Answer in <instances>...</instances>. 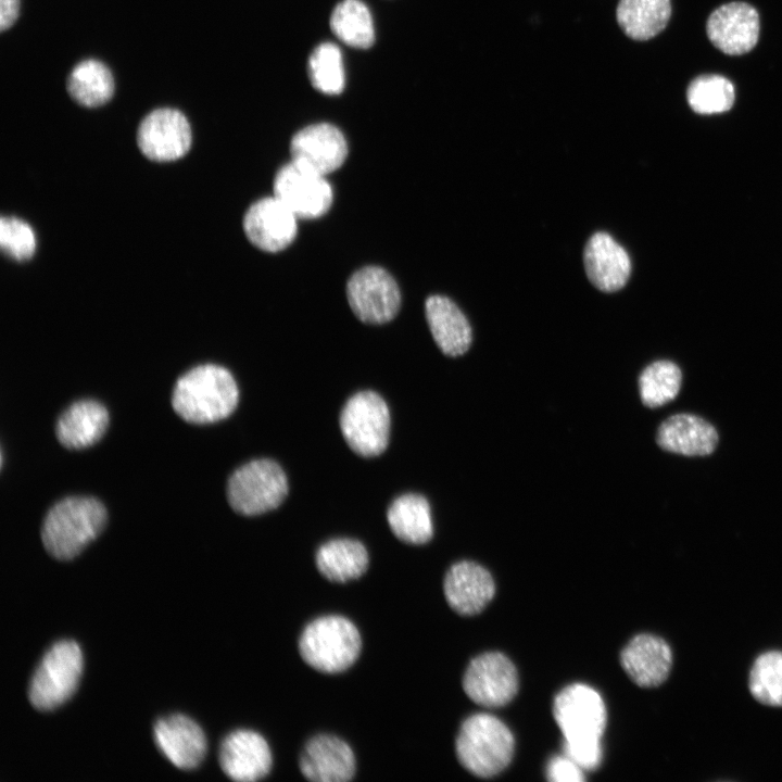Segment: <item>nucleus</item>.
<instances>
[{"label":"nucleus","mask_w":782,"mask_h":782,"mask_svg":"<svg viewBox=\"0 0 782 782\" xmlns=\"http://www.w3.org/2000/svg\"><path fill=\"white\" fill-rule=\"evenodd\" d=\"M590 282L603 292H615L628 282L631 260L628 252L607 232L593 234L583 251Z\"/></svg>","instance_id":"aec40b11"},{"label":"nucleus","mask_w":782,"mask_h":782,"mask_svg":"<svg viewBox=\"0 0 782 782\" xmlns=\"http://www.w3.org/2000/svg\"><path fill=\"white\" fill-rule=\"evenodd\" d=\"M340 429L350 449L364 457L384 452L390 436V413L384 400L374 391L352 395L340 414Z\"/></svg>","instance_id":"0eeeda50"},{"label":"nucleus","mask_w":782,"mask_h":782,"mask_svg":"<svg viewBox=\"0 0 782 782\" xmlns=\"http://www.w3.org/2000/svg\"><path fill=\"white\" fill-rule=\"evenodd\" d=\"M689 106L697 114L711 115L728 112L735 101V89L730 79L719 74H702L686 87Z\"/></svg>","instance_id":"c756f323"},{"label":"nucleus","mask_w":782,"mask_h":782,"mask_svg":"<svg viewBox=\"0 0 782 782\" xmlns=\"http://www.w3.org/2000/svg\"><path fill=\"white\" fill-rule=\"evenodd\" d=\"M288 494V479L273 459L251 461L237 468L227 482L231 508L244 516L261 515L277 508Z\"/></svg>","instance_id":"39448f33"},{"label":"nucleus","mask_w":782,"mask_h":782,"mask_svg":"<svg viewBox=\"0 0 782 782\" xmlns=\"http://www.w3.org/2000/svg\"><path fill=\"white\" fill-rule=\"evenodd\" d=\"M387 520L393 534L408 544H425L433 535L430 505L420 494L396 497L388 508Z\"/></svg>","instance_id":"a878e982"},{"label":"nucleus","mask_w":782,"mask_h":782,"mask_svg":"<svg viewBox=\"0 0 782 782\" xmlns=\"http://www.w3.org/2000/svg\"><path fill=\"white\" fill-rule=\"evenodd\" d=\"M141 153L154 162H172L182 157L191 146V128L178 110L162 108L150 112L137 130Z\"/></svg>","instance_id":"f8f14e48"},{"label":"nucleus","mask_w":782,"mask_h":782,"mask_svg":"<svg viewBox=\"0 0 782 782\" xmlns=\"http://www.w3.org/2000/svg\"><path fill=\"white\" fill-rule=\"evenodd\" d=\"M291 160L324 176L337 171L348 156V143L339 128L318 123L299 130L290 142Z\"/></svg>","instance_id":"dca6fc26"},{"label":"nucleus","mask_w":782,"mask_h":782,"mask_svg":"<svg viewBox=\"0 0 782 782\" xmlns=\"http://www.w3.org/2000/svg\"><path fill=\"white\" fill-rule=\"evenodd\" d=\"M748 689L760 704L782 707V651H769L755 659L748 676Z\"/></svg>","instance_id":"2f4dec72"},{"label":"nucleus","mask_w":782,"mask_h":782,"mask_svg":"<svg viewBox=\"0 0 782 782\" xmlns=\"http://www.w3.org/2000/svg\"><path fill=\"white\" fill-rule=\"evenodd\" d=\"M546 778L552 782H581L584 780L582 769L566 755L553 757L548 761Z\"/></svg>","instance_id":"c9c22d12"},{"label":"nucleus","mask_w":782,"mask_h":782,"mask_svg":"<svg viewBox=\"0 0 782 782\" xmlns=\"http://www.w3.org/2000/svg\"><path fill=\"white\" fill-rule=\"evenodd\" d=\"M671 16L670 0H619L616 20L629 38L645 41L660 34Z\"/></svg>","instance_id":"bb28decb"},{"label":"nucleus","mask_w":782,"mask_h":782,"mask_svg":"<svg viewBox=\"0 0 782 782\" xmlns=\"http://www.w3.org/2000/svg\"><path fill=\"white\" fill-rule=\"evenodd\" d=\"M153 732L159 749L179 769H193L205 756L206 740L202 729L184 715L157 720Z\"/></svg>","instance_id":"412c9836"},{"label":"nucleus","mask_w":782,"mask_h":782,"mask_svg":"<svg viewBox=\"0 0 782 782\" xmlns=\"http://www.w3.org/2000/svg\"><path fill=\"white\" fill-rule=\"evenodd\" d=\"M109 426V412L94 400L71 404L58 418L55 436L70 450H81L97 443Z\"/></svg>","instance_id":"5701e85b"},{"label":"nucleus","mask_w":782,"mask_h":782,"mask_svg":"<svg viewBox=\"0 0 782 782\" xmlns=\"http://www.w3.org/2000/svg\"><path fill=\"white\" fill-rule=\"evenodd\" d=\"M444 596L450 607L459 615L479 614L493 598L495 584L491 573L481 565L462 560L446 571Z\"/></svg>","instance_id":"a211bd4d"},{"label":"nucleus","mask_w":782,"mask_h":782,"mask_svg":"<svg viewBox=\"0 0 782 782\" xmlns=\"http://www.w3.org/2000/svg\"><path fill=\"white\" fill-rule=\"evenodd\" d=\"M518 685L515 665L500 652L483 653L471 659L463 678L466 695L484 707L508 704L517 694Z\"/></svg>","instance_id":"9b49d317"},{"label":"nucleus","mask_w":782,"mask_h":782,"mask_svg":"<svg viewBox=\"0 0 782 782\" xmlns=\"http://www.w3.org/2000/svg\"><path fill=\"white\" fill-rule=\"evenodd\" d=\"M432 338L447 356L464 354L471 343V327L464 313L449 298L431 295L425 304Z\"/></svg>","instance_id":"b1692460"},{"label":"nucleus","mask_w":782,"mask_h":782,"mask_svg":"<svg viewBox=\"0 0 782 782\" xmlns=\"http://www.w3.org/2000/svg\"><path fill=\"white\" fill-rule=\"evenodd\" d=\"M298 217L275 195L255 201L245 212L243 230L265 252L285 250L297 237Z\"/></svg>","instance_id":"4468645a"},{"label":"nucleus","mask_w":782,"mask_h":782,"mask_svg":"<svg viewBox=\"0 0 782 782\" xmlns=\"http://www.w3.org/2000/svg\"><path fill=\"white\" fill-rule=\"evenodd\" d=\"M238 400L239 390L231 373L219 365L203 364L178 378L172 405L187 422L205 425L228 417Z\"/></svg>","instance_id":"f257e3e1"},{"label":"nucleus","mask_w":782,"mask_h":782,"mask_svg":"<svg viewBox=\"0 0 782 782\" xmlns=\"http://www.w3.org/2000/svg\"><path fill=\"white\" fill-rule=\"evenodd\" d=\"M66 89L80 105L96 108L106 103L114 92V79L110 70L100 61L89 59L79 62L70 73Z\"/></svg>","instance_id":"cd10ccee"},{"label":"nucleus","mask_w":782,"mask_h":782,"mask_svg":"<svg viewBox=\"0 0 782 782\" xmlns=\"http://www.w3.org/2000/svg\"><path fill=\"white\" fill-rule=\"evenodd\" d=\"M758 11L744 1H732L715 9L706 22V34L718 50L728 55H742L758 42Z\"/></svg>","instance_id":"ddd939ff"},{"label":"nucleus","mask_w":782,"mask_h":782,"mask_svg":"<svg viewBox=\"0 0 782 782\" xmlns=\"http://www.w3.org/2000/svg\"><path fill=\"white\" fill-rule=\"evenodd\" d=\"M318 571L327 580L344 583L363 576L368 568L366 547L357 540L332 539L320 545L315 555Z\"/></svg>","instance_id":"393cba45"},{"label":"nucleus","mask_w":782,"mask_h":782,"mask_svg":"<svg viewBox=\"0 0 782 782\" xmlns=\"http://www.w3.org/2000/svg\"><path fill=\"white\" fill-rule=\"evenodd\" d=\"M564 753L582 770H594L602 761L601 742H564Z\"/></svg>","instance_id":"f704fd0d"},{"label":"nucleus","mask_w":782,"mask_h":782,"mask_svg":"<svg viewBox=\"0 0 782 782\" xmlns=\"http://www.w3.org/2000/svg\"><path fill=\"white\" fill-rule=\"evenodd\" d=\"M298 647L302 659L313 669L323 673H339L357 660L362 638L350 619L326 615L306 625Z\"/></svg>","instance_id":"20e7f679"},{"label":"nucleus","mask_w":782,"mask_h":782,"mask_svg":"<svg viewBox=\"0 0 782 782\" xmlns=\"http://www.w3.org/2000/svg\"><path fill=\"white\" fill-rule=\"evenodd\" d=\"M553 716L569 743L601 742L607 722L602 696L583 683L570 684L555 696Z\"/></svg>","instance_id":"6e6552de"},{"label":"nucleus","mask_w":782,"mask_h":782,"mask_svg":"<svg viewBox=\"0 0 782 782\" xmlns=\"http://www.w3.org/2000/svg\"><path fill=\"white\" fill-rule=\"evenodd\" d=\"M311 84L325 94H339L344 89L345 75L342 54L332 42L318 45L307 62Z\"/></svg>","instance_id":"473e14b6"},{"label":"nucleus","mask_w":782,"mask_h":782,"mask_svg":"<svg viewBox=\"0 0 782 782\" xmlns=\"http://www.w3.org/2000/svg\"><path fill=\"white\" fill-rule=\"evenodd\" d=\"M656 441L668 452L685 456L711 454L718 444L716 428L702 417L678 414L666 419L658 428Z\"/></svg>","instance_id":"4be33fe9"},{"label":"nucleus","mask_w":782,"mask_h":782,"mask_svg":"<svg viewBox=\"0 0 782 782\" xmlns=\"http://www.w3.org/2000/svg\"><path fill=\"white\" fill-rule=\"evenodd\" d=\"M106 517L104 505L94 497H64L43 518L42 544L52 557L72 559L100 534Z\"/></svg>","instance_id":"f03ea898"},{"label":"nucleus","mask_w":782,"mask_h":782,"mask_svg":"<svg viewBox=\"0 0 782 782\" xmlns=\"http://www.w3.org/2000/svg\"><path fill=\"white\" fill-rule=\"evenodd\" d=\"M304 778L314 782H346L356 772V759L351 746L332 734L310 739L299 759Z\"/></svg>","instance_id":"f3484780"},{"label":"nucleus","mask_w":782,"mask_h":782,"mask_svg":"<svg viewBox=\"0 0 782 782\" xmlns=\"http://www.w3.org/2000/svg\"><path fill=\"white\" fill-rule=\"evenodd\" d=\"M346 298L354 315L361 321L373 325L392 320L401 305L396 281L378 266L356 270L348 281Z\"/></svg>","instance_id":"1a4fd4ad"},{"label":"nucleus","mask_w":782,"mask_h":782,"mask_svg":"<svg viewBox=\"0 0 782 782\" xmlns=\"http://www.w3.org/2000/svg\"><path fill=\"white\" fill-rule=\"evenodd\" d=\"M219 764L224 773L231 780L254 782L269 773L273 755L268 743L260 733L240 729L223 740Z\"/></svg>","instance_id":"2eb2a0df"},{"label":"nucleus","mask_w":782,"mask_h":782,"mask_svg":"<svg viewBox=\"0 0 782 782\" xmlns=\"http://www.w3.org/2000/svg\"><path fill=\"white\" fill-rule=\"evenodd\" d=\"M620 664L636 685L656 688L664 683L670 673L671 648L663 638L641 633L633 636L622 648Z\"/></svg>","instance_id":"6ab92c4d"},{"label":"nucleus","mask_w":782,"mask_h":782,"mask_svg":"<svg viewBox=\"0 0 782 782\" xmlns=\"http://www.w3.org/2000/svg\"><path fill=\"white\" fill-rule=\"evenodd\" d=\"M20 0H0V29L12 26L18 15Z\"/></svg>","instance_id":"e433bc0d"},{"label":"nucleus","mask_w":782,"mask_h":782,"mask_svg":"<svg viewBox=\"0 0 782 782\" xmlns=\"http://www.w3.org/2000/svg\"><path fill=\"white\" fill-rule=\"evenodd\" d=\"M515 739L508 727L493 715L474 714L462 723L455 741L461 765L480 778L502 772L512 761Z\"/></svg>","instance_id":"7ed1b4c3"},{"label":"nucleus","mask_w":782,"mask_h":782,"mask_svg":"<svg viewBox=\"0 0 782 782\" xmlns=\"http://www.w3.org/2000/svg\"><path fill=\"white\" fill-rule=\"evenodd\" d=\"M0 245L15 261L29 260L36 251V236L23 219L2 216L0 219Z\"/></svg>","instance_id":"72a5a7b5"},{"label":"nucleus","mask_w":782,"mask_h":782,"mask_svg":"<svg viewBox=\"0 0 782 782\" xmlns=\"http://www.w3.org/2000/svg\"><path fill=\"white\" fill-rule=\"evenodd\" d=\"M83 668L79 646L70 640L54 643L38 664L28 688V698L38 710H51L74 693Z\"/></svg>","instance_id":"423d86ee"},{"label":"nucleus","mask_w":782,"mask_h":782,"mask_svg":"<svg viewBox=\"0 0 782 782\" xmlns=\"http://www.w3.org/2000/svg\"><path fill=\"white\" fill-rule=\"evenodd\" d=\"M681 369L670 361L646 366L639 377L640 396L644 405L655 408L673 400L680 390Z\"/></svg>","instance_id":"7c9ffc66"},{"label":"nucleus","mask_w":782,"mask_h":782,"mask_svg":"<svg viewBox=\"0 0 782 782\" xmlns=\"http://www.w3.org/2000/svg\"><path fill=\"white\" fill-rule=\"evenodd\" d=\"M329 24L335 36L350 47L367 49L375 41L371 14L361 0H343L338 3Z\"/></svg>","instance_id":"c85d7f7f"},{"label":"nucleus","mask_w":782,"mask_h":782,"mask_svg":"<svg viewBox=\"0 0 782 782\" xmlns=\"http://www.w3.org/2000/svg\"><path fill=\"white\" fill-rule=\"evenodd\" d=\"M273 187L274 195L298 218L320 217L332 204V188L326 177L292 160L278 169Z\"/></svg>","instance_id":"9d476101"}]
</instances>
